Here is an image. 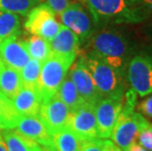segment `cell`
Wrapping results in <instances>:
<instances>
[{"label": "cell", "instance_id": "6da1fadb", "mask_svg": "<svg viewBox=\"0 0 152 151\" xmlns=\"http://www.w3.org/2000/svg\"><path fill=\"white\" fill-rule=\"evenodd\" d=\"M98 27L109 24H140L149 14L141 6H132L127 0H80Z\"/></svg>", "mask_w": 152, "mask_h": 151}, {"label": "cell", "instance_id": "7a4b0ae2", "mask_svg": "<svg viewBox=\"0 0 152 151\" xmlns=\"http://www.w3.org/2000/svg\"><path fill=\"white\" fill-rule=\"evenodd\" d=\"M88 40L90 51L126 77L132 47L125 35L112 28H105L94 33Z\"/></svg>", "mask_w": 152, "mask_h": 151}, {"label": "cell", "instance_id": "3957f363", "mask_svg": "<svg viewBox=\"0 0 152 151\" xmlns=\"http://www.w3.org/2000/svg\"><path fill=\"white\" fill-rule=\"evenodd\" d=\"M83 58L102 98L125 94V80L127 79L125 76L92 51L83 55Z\"/></svg>", "mask_w": 152, "mask_h": 151}, {"label": "cell", "instance_id": "277c9868", "mask_svg": "<svg viewBox=\"0 0 152 151\" xmlns=\"http://www.w3.org/2000/svg\"><path fill=\"white\" fill-rule=\"evenodd\" d=\"M74 62L75 60L73 59L51 54L49 58L42 63L37 83V89L42 102L47 101L58 92Z\"/></svg>", "mask_w": 152, "mask_h": 151}, {"label": "cell", "instance_id": "5b68a950", "mask_svg": "<svg viewBox=\"0 0 152 151\" xmlns=\"http://www.w3.org/2000/svg\"><path fill=\"white\" fill-rule=\"evenodd\" d=\"M126 78L140 97L152 94V54L140 52L129 61Z\"/></svg>", "mask_w": 152, "mask_h": 151}, {"label": "cell", "instance_id": "8992f818", "mask_svg": "<svg viewBox=\"0 0 152 151\" xmlns=\"http://www.w3.org/2000/svg\"><path fill=\"white\" fill-rule=\"evenodd\" d=\"M150 123L140 112L131 114H123L120 112L117 124L111 136L112 141L123 151H128L129 148L137 142L140 131Z\"/></svg>", "mask_w": 152, "mask_h": 151}, {"label": "cell", "instance_id": "52a82bcc", "mask_svg": "<svg viewBox=\"0 0 152 151\" xmlns=\"http://www.w3.org/2000/svg\"><path fill=\"white\" fill-rule=\"evenodd\" d=\"M62 25L71 30L80 42L88 40L95 33L96 25L88 10L80 2H71L60 14Z\"/></svg>", "mask_w": 152, "mask_h": 151}, {"label": "cell", "instance_id": "ba28073f", "mask_svg": "<svg viewBox=\"0 0 152 151\" xmlns=\"http://www.w3.org/2000/svg\"><path fill=\"white\" fill-rule=\"evenodd\" d=\"M62 27L55 18V13L47 4L37 5L28 14L26 31L50 41Z\"/></svg>", "mask_w": 152, "mask_h": 151}, {"label": "cell", "instance_id": "9c48e42d", "mask_svg": "<svg viewBox=\"0 0 152 151\" xmlns=\"http://www.w3.org/2000/svg\"><path fill=\"white\" fill-rule=\"evenodd\" d=\"M123 99L124 95L104 97L95 105L96 123L100 139H111L123 106Z\"/></svg>", "mask_w": 152, "mask_h": 151}, {"label": "cell", "instance_id": "30bf717a", "mask_svg": "<svg viewBox=\"0 0 152 151\" xmlns=\"http://www.w3.org/2000/svg\"><path fill=\"white\" fill-rule=\"evenodd\" d=\"M67 128H70L80 141L99 137L95 106L85 102L79 108L71 112Z\"/></svg>", "mask_w": 152, "mask_h": 151}, {"label": "cell", "instance_id": "8fae6325", "mask_svg": "<svg viewBox=\"0 0 152 151\" xmlns=\"http://www.w3.org/2000/svg\"><path fill=\"white\" fill-rule=\"evenodd\" d=\"M70 114L69 108L57 94L42 102L38 112V116L51 136L68 127Z\"/></svg>", "mask_w": 152, "mask_h": 151}, {"label": "cell", "instance_id": "7c38bea8", "mask_svg": "<svg viewBox=\"0 0 152 151\" xmlns=\"http://www.w3.org/2000/svg\"><path fill=\"white\" fill-rule=\"evenodd\" d=\"M68 77L75 85L80 96L86 103L95 106L102 98L96 88L95 83L93 82L92 77L86 65L83 56H80L79 60L72 64Z\"/></svg>", "mask_w": 152, "mask_h": 151}, {"label": "cell", "instance_id": "4fadbf2b", "mask_svg": "<svg viewBox=\"0 0 152 151\" xmlns=\"http://www.w3.org/2000/svg\"><path fill=\"white\" fill-rule=\"evenodd\" d=\"M16 131L22 136L39 144L41 147L52 149V136L48 133L39 116H20Z\"/></svg>", "mask_w": 152, "mask_h": 151}, {"label": "cell", "instance_id": "5bb4252c", "mask_svg": "<svg viewBox=\"0 0 152 151\" xmlns=\"http://www.w3.org/2000/svg\"><path fill=\"white\" fill-rule=\"evenodd\" d=\"M0 51L4 65L19 72H21L31 59L24 41L19 40L17 36L2 41L0 43Z\"/></svg>", "mask_w": 152, "mask_h": 151}, {"label": "cell", "instance_id": "9a60e30c", "mask_svg": "<svg viewBox=\"0 0 152 151\" xmlns=\"http://www.w3.org/2000/svg\"><path fill=\"white\" fill-rule=\"evenodd\" d=\"M53 55L76 60L80 51V39L72 31L62 25L58 34L49 41Z\"/></svg>", "mask_w": 152, "mask_h": 151}, {"label": "cell", "instance_id": "2e32d148", "mask_svg": "<svg viewBox=\"0 0 152 151\" xmlns=\"http://www.w3.org/2000/svg\"><path fill=\"white\" fill-rule=\"evenodd\" d=\"M11 101L20 116H37L42 99L37 88L23 85Z\"/></svg>", "mask_w": 152, "mask_h": 151}, {"label": "cell", "instance_id": "e0dca14e", "mask_svg": "<svg viewBox=\"0 0 152 151\" xmlns=\"http://www.w3.org/2000/svg\"><path fill=\"white\" fill-rule=\"evenodd\" d=\"M23 86L21 74L10 67L2 66L0 68V91L9 99H12Z\"/></svg>", "mask_w": 152, "mask_h": 151}, {"label": "cell", "instance_id": "ac0fdd59", "mask_svg": "<svg viewBox=\"0 0 152 151\" xmlns=\"http://www.w3.org/2000/svg\"><path fill=\"white\" fill-rule=\"evenodd\" d=\"M2 139L8 151H35L39 144L22 136L15 130H4L1 133Z\"/></svg>", "mask_w": 152, "mask_h": 151}, {"label": "cell", "instance_id": "d6986e66", "mask_svg": "<svg viewBox=\"0 0 152 151\" xmlns=\"http://www.w3.org/2000/svg\"><path fill=\"white\" fill-rule=\"evenodd\" d=\"M24 43L31 58L39 61L41 63L47 60L52 54L49 41L39 35L33 34L24 41Z\"/></svg>", "mask_w": 152, "mask_h": 151}, {"label": "cell", "instance_id": "ffe728a7", "mask_svg": "<svg viewBox=\"0 0 152 151\" xmlns=\"http://www.w3.org/2000/svg\"><path fill=\"white\" fill-rule=\"evenodd\" d=\"M19 119L20 115L15 110L11 99L0 91V131L14 130Z\"/></svg>", "mask_w": 152, "mask_h": 151}, {"label": "cell", "instance_id": "44dd1931", "mask_svg": "<svg viewBox=\"0 0 152 151\" xmlns=\"http://www.w3.org/2000/svg\"><path fill=\"white\" fill-rule=\"evenodd\" d=\"M56 94L66 104L71 112L76 110L80 105L85 103L83 99L80 96L75 85L71 81L69 77L65 78Z\"/></svg>", "mask_w": 152, "mask_h": 151}, {"label": "cell", "instance_id": "7402d4cb", "mask_svg": "<svg viewBox=\"0 0 152 151\" xmlns=\"http://www.w3.org/2000/svg\"><path fill=\"white\" fill-rule=\"evenodd\" d=\"M80 140L70 128L52 134V149L54 151H80Z\"/></svg>", "mask_w": 152, "mask_h": 151}, {"label": "cell", "instance_id": "603a6c76", "mask_svg": "<svg viewBox=\"0 0 152 151\" xmlns=\"http://www.w3.org/2000/svg\"><path fill=\"white\" fill-rule=\"evenodd\" d=\"M20 18L17 14L0 11V43L20 34Z\"/></svg>", "mask_w": 152, "mask_h": 151}, {"label": "cell", "instance_id": "cb8c5ba5", "mask_svg": "<svg viewBox=\"0 0 152 151\" xmlns=\"http://www.w3.org/2000/svg\"><path fill=\"white\" fill-rule=\"evenodd\" d=\"M39 1L40 0H0V11L26 16L37 6Z\"/></svg>", "mask_w": 152, "mask_h": 151}, {"label": "cell", "instance_id": "d4e9b609", "mask_svg": "<svg viewBox=\"0 0 152 151\" xmlns=\"http://www.w3.org/2000/svg\"><path fill=\"white\" fill-rule=\"evenodd\" d=\"M42 63L39 61L31 58L26 64V66L21 70V79L24 86L37 88L38 80H39L40 71Z\"/></svg>", "mask_w": 152, "mask_h": 151}, {"label": "cell", "instance_id": "484cf974", "mask_svg": "<svg viewBox=\"0 0 152 151\" xmlns=\"http://www.w3.org/2000/svg\"><path fill=\"white\" fill-rule=\"evenodd\" d=\"M80 151H104V139L96 137L80 141Z\"/></svg>", "mask_w": 152, "mask_h": 151}, {"label": "cell", "instance_id": "4316f807", "mask_svg": "<svg viewBox=\"0 0 152 151\" xmlns=\"http://www.w3.org/2000/svg\"><path fill=\"white\" fill-rule=\"evenodd\" d=\"M137 142L148 151H152V124L140 131L137 136Z\"/></svg>", "mask_w": 152, "mask_h": 151}, {"label": "cell", "instance_id": "83f0119b", "mask_svg": "<svg viewBox=\"0 0 152 151\" xmlns=\"http://www.w3.org/2000/svg\"><path fill=\"white\" fill-rule=\"evenodd\" d=\"M137 111L144 118L152 120V95L146 96L137 105Z\"/></svg>", "mask_w": 152, "mask_h": 151}, {"label": "cell", "instance_id": "f1b7e54d", "mask_svg": "<svg viewBox=\"0 0 152 151\" xmlns=\"http://www.w3.org/2000/svg\"><path fill=\"white\" fill-rule=\"evenodd\" d=\"M69 3V0H47V5L52 9L55 14H61L67 8Z\"/></svg>", "mask_w": 152, "mask_h": 151}, {"label": "cell", "instance_id": "f546056e", "mask_svg": "<svg viewBox=\"0 0 152 151\" xmlns=\"http://www.w3.org/2000/svg\"><path fill=\"white\" fill-rule=\"evenodd\" d=\"M104 151H123L112 140L104 139Z\"/></svg>", "mask_w": 152, "mask_h": 151}, {"label": "cell", "instance_id": "4dcf8cb0", "mask_svg": "<svg viewBox=\"0 0 152 151\" xmlns=\"http://www.w3.org/2000/svg\"><path fill=\"white\" fill-rule=\"evenodd\" d=\"M138 3L142 8L147 11L149 16H152V0H138Z\"/></svg>", "mask_w": 152, "mask_h": 151}, {"label": "cell", "instance_id": "1f68e13d", "mask_svg": "<svg viewBox=\"0 0 152 151\" xmlns=\"http://www.w3.org/2000/svg\"><path fill=\"white\" fill-rule=\"evenodd\" d=\"M128 151H148L147 149H145L143 146L140 145L138 142H134L132 145L129 148Z\"/></svg>", "mask_w": 152, "mask_h": 151}, {"label": "cell", "instance_id": "d6a6232c", "mask_svg": "<svg viewBox=\"0 0 152 151\" xmlns=\"http://www.w3.org/2000/svg\"><path fill=\"white\" fill-rule=\"evenodd\" d=\"M0 151H8L7 146L5 145L4 141L2 139V136H1V139H0Z\"/></svg>", "mask_w": 152, "mask_h": 151}, {"label": "cell", "instance_id": "836d02e7", "mask_svg": "<svg viewBox=\"0 0 152 151\" xmlns=\"http://www.w3.org/2000/svg\"><path fill=\"white\" fill-rule=\"evenodd\" d=\"M127 1L132 6H140V3H138V0H127Z\"/></svg>", "mask_w": 152, "mask_h": 151}, {"label": "cell", "instance_id": "e575fe53", "mask_svg": "<svg viewBox=\"0 0 152 151\" xmlns=\"http://www.w3.org/2000/svg\"><path fill=\"white\" fill-rule=\"evenodd\" d=\"M2 66H4V63H3V61H2V57H1V51H0V68H1Z\"/></svg>", "mask_w": 152, "mask_h": 151}, {"label": "cell", "instance_id": "d590c367", "mask_svg": "<svg viewBox=\"0 0 152 151\" xmlns=\"http://www.w3.org/2000/svg\"><path fill=\"white\" fill-rule=\"evenodd\" d=\"M35 151H43V147H38V148L37 149V150H35Z\"/></svg>", "mask_w": 152, "mask_h": 151}, {"label": "cell", "instance_id": "8d00e7d4", "mask_svg": "<svg viewBox=\"0 0 152 151\" xmlns=\"http://www.w3.org/2000/svg\"><path fill=\"white\" fill-rule=\"evenodd\" d=\"M43 151H54L53 149H47V148H43Z\"/></svg>", "mask_w": 152, "mask_h": 151}, {"label": "cell", "instance_id": "74e56055", "mask_svg": "<svg viewBox=\"0 0 152 151\" xmlns=\"http://www.w3.org/2000/svg\"><path fill=\"white\" fill-rule=\"evenodd\" d=\"M0 139H1V133H0Z\"/></svg>", "mask_w": 152, "mask_h": 151}]
</instances>
